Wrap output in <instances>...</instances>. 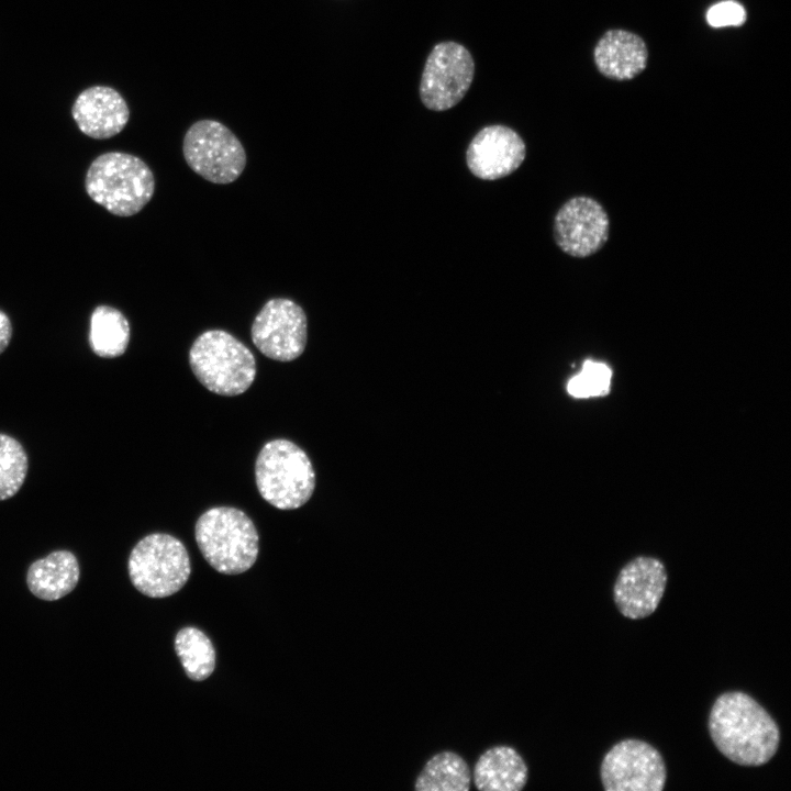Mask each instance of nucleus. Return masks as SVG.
I'll list each match as a JSON object with an SVG mask.
<instances>
[{
	"label": "nucleus",
	"instance_id": "nucleus-10",
	"mask_svg": "<svg viewBox=\"0 0 791 791\" xmlns=\"http://www.w3.org/2000/svg\"><path fill=\"white\" fill-rule=\"evenodd\" d=\"M250 337L266 357L278 361L294 360L302 355L307 345L305 312L290 299H270L255 316Z\"/></svg>",
	"mask_w": 791,
	"mask_h": 791
},
{
	"label": "nucleus",
	"instance_id": "nucleus-6",
	"mask_svg": "<svg viewBox=\"0 0 791 791\" xmlns=\"http://www.w3.org/2000/svg\"><path fill=\"white\" fill-rule=\"evenodd\" d=\"M132 584L149 598H166L188 581L191 565L181 541L165 533L146 535L132 549L127 562Z\"/></svg>",
	"mask_w": 791,
	"mask_h": 791
},
{
	"label": "nucleus",
	"instance_id": "nucleus-20",
	"mask_svg": "<svg viewBox=\"0 0 791 791\" xmlns=\"http://www.w3.org/2000/svg\"><path fill=\"white\" fill-rule=\"evenodd\" d=\"M177 656L193 681L205 680L215 668V650L209 637L196 627L181 628L175 638Z\"/></svg>",
	"mask_w": 791,
	"mask_h": 791
},
{
	"label": "nucleus",
	"instance_id": "nucleus-2",
	"mask_svg": "<svg viewBox=\"0 0 791 791\" xmlns=\"http://www.w3.org/2000/svg\"><path fill=\"white\" fill-rule=\"evenodd\" d=\"M85 188L88 196L110 213L132 216L152 199L155 179L140 157L122 152H108L88 167Z\"/></svg>",
	"mask_w": 791,
	"mask_h": 791
},
{
	"label": "nucleus",
	"instance_id": "nucleus-12",
	"mask_svg": "<svg viewBox=\"0 0 791 791\" xmlns=\"http://www.w3.org/2000/svg\"><path fill=\"white\" fill-rule=\"evenodd\" d=\"M667 571L661 560L638 556L619 572L613 599L620 613L631 620H640L658 608L667 586Z\"/></svg>",
	"mask_w": 791,
	"mask_h": 791
},
{
	"label": "nucleus",
	"instance_id": "nucleus-22",
	"mask_svg": "<svg viewBox=\"0 0 791 791\" xmlns=\"http://www.w3.org/2000/svg\"><path fill=\"white\" fill-rule=\"evenodd\" d=\"M612 369L608 364L587 359L581 370L571 377L567 390L575 398H592L604 396L611 387Z\"/></svg>",
	"mask_w": 791,
	"mask_h": 791
},
{
	"label": "nucleus",
	"instance_id": "nucleus-4",
	"mask_svg": "<svg viewBox=\"0 0 791 791\" xmlns=\"http://www.w3.org/2000/svg\"><path fill=\"white\" fill-rule=\"evenodd\" d=\"M255 480L259 494L279 510L305 504L315 488V471L308 454L289 439L267 442L257 455Z\"/></svg>",
	"mask_w": 791,
	"mask_h": 791
},
{
	"label": "nucleus",
	"instance_id": "nucleus-18",
	"mask_svg": "<svg viewBox=\"0 0 791 791\" xmlns=\"http://www.w3.org/2000/svg\"><path fill=\"white\" fill-rule=\"evenodd\" d=\"M131 337L130 323L116 308L98 305L90 316L88 342L91 350L103 358L123 355Z\"/></svg>",
	"mask_w": 791,
	"mask_h": 791
},
{
	"label": "nucleus",
	"instance_id": "nucleus-1",
	"mask_svg": "<svg viewBox=\"0 0 791 791\" xmlns=\"http://www.w3.org/2000/svg\"><path fill=\"white\" fill-rule=\"evenodd\" d=\"M715 747L731 761L747 767L768 762L780 744V729L767 710L742 691L722 693L708 722Z\"/></svg>",
	"mask_w": 791,
	"mask_h": 791
},
{
	"label": "nucleus",
	"instance_id": "nucleus-14",
	"mask_svg": "<svg viewBox=\"0 0 791 791\" xmlns=\"http://www.w3.org/2000/svg\"><path fill=\"white\" fill-rule=\"evenodd\" d=\"M71 116L85 135L107 140L125 127L130 109L116 89L98 85L86 88L76 97Z\"/></svg>",
	"mask_w": 791,
	"mask_h": 791
},
{
	"label": "nucleus",
	"instance_id": "nucleus-15",
	"mask_svg": "<svg viewBox=\"0 0 791 791\" xmlns=\"http://www.w3.org/2000/svg\"><path fill=\"white\" fill-rule=\"evenodd\" d=\"M593 60L604 77L619 81L631 80L645 70L648 48L636 33L612 29L597 42Z\"/></svg>",
	"mask_w": 791,
	"mask_h": 791
},
{
	"label": "nucleus",
	"instance_id": "nucleus-23",
	"mask_svg": "<svg viewBox=\"0 0 791 791\" xmlns=\"http://www.w3.org/2000/svg\"><path fill=\"white\" fill-rule=\"evenodd\" d=\"M706 21L713 27L739 26L746 21V11L740 3L725 0L708 10Z\"/></svg>",
	"mask_w": 791,
	"mask_h": 791
},
{
	"label": "nucleus",
	"instance_id": "nucleus-3",
	"mask_svg": "<svg viewBox=\"0 0 791 791\" xmlns=\"http://www.w3.org/2000/svg\"><path fill=\"white\" fill-rule=\"evenodd\" d=\"M194 535L203 558L221 573L245 572L257 559V530L239 509L214 506L207 510L196 523Z\"/></svg>",
	"mask_w": 791,
	"mask_h": 791
},
{
	"label": "nucleus",
	"instance_id": "nucleus-13",
	"mask_svg": "<svg viewBox=\"0 0 791 791\" xmlns=\"http://www.w3.org/2000/svg\"><path fill=\"white\" fill-rule=\"evenodd\" d=\"M526 145L513 129L492 124L470 141L466 163L470 172L483 180H497L515 171L524 161Z\"/></svg>",
	"mask_w": 791,
	"mask_h": 791
},
{
	"label": "nucleus",
	"instance_id": "nucleus-19",
	"mask_svg": "<svg viewBox=\"0 0 791 791\" xmlns=\"http://www.w3.org/2000/svg\"><path fill=\"white\" fill-rule=\"evenodd\" d=\"M471 772L457 753L443 750L433 755L415 779L416 791H468Z\"/></svg>",
	"mask_w": 791,
	"mask_h": 791
},
{
	"label": "nucleus",
	"instance_id": "nucleus-5",
	"mask_svg": "<svg viewBox=\"0 0 791 791\" xmlns=\"http://www.w3.org/2000/svg\"><path fill=\"white\" fill-rule=\"evenodd\" d=\"M189 364L200 383L220 396L233 397L245 392L256 377L253 353L223 330L200 334L189 350Z\"/></svg>",
	"mask_w": 791,
	"mask_h": 791
},
{
	"label": "nucleus",
	"instance_id": "nucleus-11",
	"mask_svg": "<svg viewBox=\"0 0 791 791\" xmlns=\"http://www.w3.org/2000/svg\"><path fill=\"white\" fill-rule=\"evenodd\" d=\"M553 235L557 246L567 255L576 258L590 257L609 239V214L592 197H572L558 209L554 218Z\"/></svg>",
	"mask_w": 791,
	"mask_h": 791
},
{
	"label": "nucleus",
	"instance_id": "nucleus-9",
	"mask_svg": "<svg viewBox=\"0 0 791 791\" xmlns=\"http://www.w3.org/2000/svg\"><path fill=\"white\" fill-rule=\"evenodd\" d=\"M600 777L606 791H661L667 770L661 754L653 745L628 738L604 755Z\"/></svg>",
	"mask_w": 791,
	"mask_h": 791
},
{
	"label": "nucleus",
	"instance_id": "nucleus-16",
	"mask_svg": "<svg viewBox=\"0 0 791 791\" xmlns=\"http://www.w3.org/2000/svg\"><path fill=\"white\" fill-rule=\"evenodd\" d=\"M471 778L479 790L519 791L527 782L528 769L515 748L497 745L479 756Z\"/></svg>",
	"mask_w": 791,
	"mask_h": 791
},
{
	"label": "nucleus",
	"instance_id": "nucleus-17",
	"mask_svg": "<svg viewBox=\"0 0 791 791\" xmlns=\"http://www.w3.org/2000/svg\"><path fill=\"white\" fill-rule=\"evenodd\" d=\"M79 578L77 557L69 550H55L31 564L26 583L36 598L55 601L70 593Z\"/></svg>",
	"mask_w": 791,
	"mask_h": 791
},
{
	"label": "nucleus",
	"instance_id": "nucleus-24",
	"mask_svg": "<svg viewBox=\"0 0 791 791\" xmlns=\"http://www.w3.org/2000/svg\"><path fill=\"white\" fill-rule=\"evenodd\" d=\"M12 337V324L8 314L0 309V354L9 346Z\"/></svg>",
	"mask_w": 791,
	"mask_h": 791
},
{
	"label": "nucleus",
	"instance_id": "nucleus-8",
	"mask_svg": "<svg viewBox=\"0 0 791 791\" xmlns=\"http://www.w3.org/2000/svg\"><path fill=\"white\" fill-rule=\"evenodd\" d=\"M475 77L470 52L454 41L437 43L428 54L420 82V99L432 111H446L459 103Z\"/></svg>",
	"mask_w": 791,
	"mask_h": 791
},
{
	"label": "nucleus",
	"instance_id": "nucleus-7",
	"mask_svg": "<svg viewBox=\"0 0 791 791\" xmlns=\"http://www.w3.org/2000/svg\"><path fill=\"white\" fill-rule=\"evenodd\" d=\"M182 153L188 166L213 183L233 182L246 166V153L239 140L214 120H200L188 129Z\"/></svg>",
	"mask_w": 791,
	"mask_h": 791
},
{
	"label": "nucleus",
	"instance_id": "nucleus-21",
	"mask_svg": "<svg viewBox=\"0 0 791 791\" xmlns=\"http://www.w3.org/2000/svg\"><path fill=\"white\" fill-rule=\"evenodd\" d=\"M27 474V455L18 439L0 433V501L15 495Z\"/></svg>",
	"mask_w": 791,
	"mask_h": 791
}]
</instances>
